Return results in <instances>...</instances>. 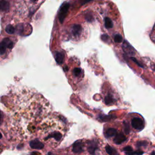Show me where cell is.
Instances as JSON below:
<instances>
[{"label":"cell","instance_id":"6da1fadb","mask_svg":"<svg viewBox=\"0 0 155 155\" xmlns=\"http://www.w3.org/2000/svg\"><path fill=\"white\" fill-rule=\"evenodd\" d=\"M7 114L4 131L15 141L37 136L40 124L52 115L50 103L42 96L28 89L18 90L9 95L6 103Z\"/></svg>","mask_w":155,"mask_h":155},{"label":"cell","instance_id":"7a4b0ae2","mask_svg":"<svg viewBox=\"0 0 155 155\" xmlns=\"http://www.w3.org/2000/svg\"><path fill=\"white\" fill-rule=\"evenodd\" d=\"M66 132L64 122L58 116L50 115L42 121L37 133L39 141L51 148L56 147Z\"/></svg>","mask_w":155,"mask_h":155},{"label":"cell","instance_id":"3957f363","mask_svg":"<svg viewBox=\"0 0 155 155\" xmlns=\"http://www.w3.org/2000/svg\"><path fill=\"white\" fill-rule=\"evenodd\" d=\"M85 151V144L83 141H78L72 146V150L62 152L61 155H84Z\"/></svg>","mask_w":155,"mask_h":155},{"label":"cell","instance_id":"277c9868","mask_svg":"<svg viewBox=\"0 0 155 155\" xmlns=\"http://www.w3.org/2000/svg\"><path fill=\"white\" fill-rule=\"evenodd\" d=\"M69 6H70V5L68 3H65L62 5L60 8V12H59V19H60L61 23L63 22L66 17Z\"/></svg>","mask_w":155,"mask_h":155},{"label":"cell","instance_id":"5b68a950","mask_svg":"<svg viewBox=\"0 0 155 155\" xmlns=\"http://www.w3.org/2000/svg\"><path fill=\"white\" fill-rule=\"evenodd\" d=\"M13 46V42L9 38L3 40V41L1 42V45H0V53H1V55H3L4 54L6 50V48H8V49H12Z\"/></svg>","mask_w":155,"mask_h":155},{"label":"cell","instance_id":"8992f818","mask_svg":"<svg viewBox=\"0 0 155 155\" xmlns=\"http://www.w3.org/2000/svg\"><path fill=\"white\" fill-rule=\"evenodd\" d=\"M132 126L135 129L141 131L144 128V121L140 118V117H134L132 120Z\"/></svg>","mask_w":155,"mask_h":155},{"label":"cell","instance_id":"52a82bcc","mask_svg":"<svg viewBox=\"0 0 155 155\" xmlns=\"http://www.w3.org/2000/svg\"><path fill=\"white\" fill-rule=\"evenodd\" d=\"M81 32H82V28L80 25L74 24L72 26L71 32L73 36L77 38V37H78L80 35V34H81Z\"/></svg>","mask_w":155,"mask_h":155},{"label":"cell","instance_id":"ba28073f","mask_svg":"<svg viewBox=\"0 0 155 155\" xmlns=\"http://www.w3.org/2000/svg\"><path fill=\"white\" fill-rule=\"evenodd\" d=\"M126 140V137L122 134V133H119L115 136L114 139V142L116 144H121L124 142Z\"/></svg>","mask_w":155,"mask_h":155},{"label":"cell","instance_id":"9c48e42d","mask_svg":"<svg viewBox=\"0 0 155 155\" xmlns=\"http://www.w3.org/2000/svg\"><path fill=\"white\" fill-rule=\"evenodd\" d=\"M30 147L33 148L41 149L44 147V144L39 140H34L32 141H31L30 143Z\"/></svg>","mask_w":155,"mask_h":155},{"label":"cell","instance_id":"30bf717a","mask_svg":"<svg viewBox=\"0 0 155 155\" xmlns=\"http://www.w3.org/2000/svg\"><path fill=\"white\" fill-rule=\"evenodd\" d=\"M55 60L58 64H61L64 61V54L61 52H56L55 53Z\"/></svg>","mask_w":155,"mask_h":155},{"label":"cell","instance_id":"8fae6325","mask_svg":"<svg viewBox=\"0 0 155 155\" xmlns=\"http://www.w3.org/2000/svg\"><path fill=\"white\" fill-rule=\"evenodd\" d=\"M105 135L107 138L115 136L117 135V130L115 129H113V128H111V129H109L107 130Z\"/></svg>","mask_w":155,"mask_h":155},{"label":"cell","instance_id":"7c38bea8","mask_svg":"<svg viewBox=\"0 0 155 155\" xmlns=\"http://www.w3.org/2000/svg\"><path fill=\"white\" fill-rule=\"evenodd\" d=\"M73 74L74 77L79 78L82 74V70L81 68L76 67L73 70Z\"/></svg>","mask_w":155,"mask_h":155},{"label":"cell","instance_id":"4fadbf2b","mask_svg":"<svg viewBox=\"0 0 155 155\" xmlns=\"http://www.w3.org/2000/svg\"><path fill=\"white\" fill-rule=\"evenodd\" d=\"M104 23H105V27L107 29H111L113 28V23H112V21L111 20L110 18L109 17H107L105 18L104 20Z\"/></svg>","mask_w":155,"mask_h":155},{"label":"cell","instance_id":"5bb4252c","mask_svg":"<svg viewBox=\"0 0 155 155\" xmlns=\"http://www.w3.org/2000/svg\"><path fill=\"white\" fill-rule=\"evenodd\" d=\"M0 7H1V10L7 11L9 9V4L7 1H1V3H0Z\"/></svg>","mask_w":155,"mask_h":155},{"label":"cell","instance_id":"9a60e30c","mask_svg":"<svg viewBox=\"0 0 155 155\" xmlns=\"http://www.w3.org/2000/svg\"><path fill=\"white\" fill-rule=\"evenodd\" d=\"M6 32L9 34H13L15 32V29L12 25H8L6 28Z\"/></svg>","mask_w":155,"mask_h":155},{"label":"cell","instance_id":"2e32d148","mask_svg":"<svg viewBox=\"0 0 155 155\" xmlns=\"http://www.w3.org/2000/svg\"><path fill=\"white\" fill-rule=\"evenodd\" d=\"M114 40H115V42H116V43H120V42H121L122 41V37L119 34H116L115 36Z\"/></svg>","mask_w":155,"mask_h":155},{"label":"cell","instance_id":"e0dca14e","mask_svg":"<svg viewBox=\"0 0 155 155\" xmlns=\"http://www.w3.org/2000/svg\"><path fill=\"white\" fill-rule=\"evenodd\" d=\"M147 142L146 141H140V142H138L137 143V147H138L139 148L143 146V147H146L147 146Z\"/></svg>","mask_w":155,"mask_h":155},{"label":"cell","instance_id":"ac0fdd59","mask_svg":"<svg viewBox=\"0 0 155 155\" xmlns=\"http://www.w3.org/2000/svg\"><path fill=\"white\" fill-rule=\"evenodd\" d=\"M151 155H155V152H152V154H151Z\"/></svg>","mask_w":155,"mask_h":155},{"label":"cell","instance_id":"d6986e66","mask_svg":"<svg viewBox=\"0 0 155 155\" xmlns=\"http://www.w3.org/2000/svg\"><path fill=\"white\" fill-rule=\"evenodd\" d=\"M154 71H155V66H154Z\"/></svg>","mask_w":155,"mask_h":155}]
</instances>
